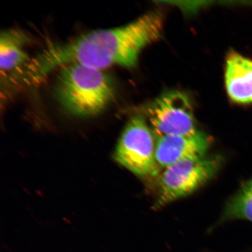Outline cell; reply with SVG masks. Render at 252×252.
<instances>
[{
  "label": "cell",
  "instance_id": "cell-1",
  "mask_svg": "<svg viewBox=\"0 0 252 252\" xmlns=\"http://www.w3.org/2000/svg\"><path fill=\"white\" fill-rule=\"evenodd\" d=\"M163 21L159 11H150L124 26L93 31L47 47L21 69L19 80L36 83L70 64L102 70L114 65L134 67L141 50L161 36Z\"/></svg>",
  "mask_w": 252,
  "mask_h": 252
},
{
  "label": "cell",
  "instance_id": "cell-2",
  "mask_svg": "<svg viewBox=\"0 0 252 252\" xmlns=\"http://www.w3.org/2000/svg\"><path fill=\"white\" fill-rule=\"evenodd\" d=\"M56 92L63 108L80 118L99 115L112 102L115 94L112 81L105 72L78 64L61 68Z\"/></svg>",
  "mask_w": 252,
  "mask_h": 252
},
{
  "label": "cell",
  "instance_id": "cell-3",
  "mask_svg": "<svg viewBox=\"0 0 252 252\" xmlns=\"http://www.w3.org/2000/svg\"><path fill=\"white\" fill-rule=\"evenodd\" d=\"M222 158L219 156L194 158L167 167L160 179L156 209L193 193L219 172Z\"/></svg>",
  "mask_w": 252,
  "mask_h": 252
},
{
  "label": "cell",
  "instance_id": "cell-4",
  "mask_svg": "<svg viewBox=\"0 0 252 252\" xmlns=\"http://www.w3.org/2000/svg\"><path fill=\"white\" fill-rule=\"evenodd\" d=\"M154 135L143 118H132L119 138L113 153L114 159L138 177L157 176L159 166L156 159Z\"/></svg>",
  "mask_w": 252,
  "mask_h": 252
},
{
  "label": "cell",
  "instance_id": "cell-5",
  "mask_svg": "<svg viewBox=\"0 0 252 252\" xmlns=\"http://www.w3.org/2000/svg\"><path fill=\"white\" fill-rule=\"evenodd\" d=\"M151 129L157 138L191 135L198 131L190 100L179 91L163 94L147 110Z\"/></svg>",
  "mask_w": 252,
  "mask_h": 252
},
{
  "label": "cell",
  "instance_id": "cell-6",
  "mask_svg": "<svg viewBox=\"0 0 252 252\" xmlns=\"http://www.w3.org/2000/svg\"><path fill=\"white\" fill-rule=\"evenodd\" d=\"M210 138L198 131L191 135H166L157 138L156 157L159 166L167 168L188 159L206 156Z\"/></svg>",
  "mask_w": 252,
  "mask_h": 252
},
{
  "label": "cell",
  "instance_id": "cell-7",
  "mask_svg": "<svg viewBox=\"0 0 252 252\" xmlns=\"http://www.w3.org/2000/svg\"><path fill=\"white\" fill-rule=\"evenodd\" d=\"M225 83L233 102L252 104V60L237 52H230L226 60Z\"/></svg>",
  "mask_w": 252,
  "mask_h": 252
},
{
  "label": "cell",
  "instance_id": "cell-8",
  "mask_svg": "<svg viewBox=\"0 0 252 252\" xmlns=\"http://www.w3.org/2000/svg\"><path fill=\"white\" fill-rule=\"evenodd\" d=\"M27 37L14 30H5L0 36V67L1 72L19 70L30 61L24 46Z\"/></svg>",
  "mask_w": 252,
  "mask_h": 252
},
{
  "label": "cell",
  "instance_id": "cell-9",
  "mask_svg": "<svg viewBox=\"0 0 252 252\" xmlns=\"http://www.w3.org/2000/svg\"><path fill=\"white\" fill-rule=\"evenodd\" d=\"M220 220H247L252 222V191L245 183L226 205Z\"/></svg>",
  "mask_w": 252,
  "mask_h": 252
},
{
  "label": "cell",
  "instance_id": "cell-10",
  "mask_svg": "<svg viewBox=\"0 0 252 252\" xmlns=\"http://www.w3.org/2000/svg\"><path fill=\"white\" fill-rule=\"evenodd\" d=\"M245 184H247L249 188H250L251 190L252 191V180L245 183Z\"/></svg>",
  "mask_w": 252,
  "mask_h": 252
}]
</instances>
